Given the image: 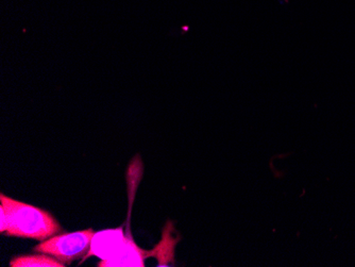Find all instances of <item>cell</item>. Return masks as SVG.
<instances>
[{"label": "cell", "instance_id": "1", "mask_svg": "<svg viewBox=\"0 0 355 267\" xmlns=\"http://www.w3.org/2000/svg\"><path fill=\"white\" fill-rule=\"evenodd\" d=\"M0 231L16 238L46 241L57 235L61 226L47 211L1 194Z\"/></svg>", "mask_w": 355, "mask_h": 267}, {"label": "cell", "instance_id": "2", "mask_svg": "<svg viewBox=\"0 0 355 267\" xmlns=\"http://www.w3.org/2000/svg\"><path fill=\"white\" fill-rule=\"evenodd\" d=\"M94 233L95 232L93 229H87L77 232L57 234L43 241V243L35 247V250L40 254L49 255L65 264H69L76 259L87 256Z\"/></svg>", "mask_w": 355, "mask_h": 267}, {"label": "cell", "instance_id": "3", "mask_svg": "<svg viewBox=\"0 0 355 267\" xmlns=\"http://www.w3.org/2000/svg\"><path fill=\"white\" fill-rule=\"evenodd\" d=\"M123 241L125 234L121 227L94 233L89 252L83 260L91 257H97L101 261L109 260L123 246Z\"/></svg>", "mask_w": 355, "mask_h": 267}, {"label": "cell", "instance_id": "4", "mask_svg": "<svg viewBox=\"0 0 355 267\" xmlns=\"http://www.w3.org/2000/svg\"><path fill=\"white\" fill-rule=\"evenodd\" d=\"M146 252L139 248L135 241L129 236H125L123 246L114 256L107 261H101V267H144L145 266Z\"/></svg>", "mask_w": 355, "mask_h": 267}, {"label": "cell", "instance_id": "5", "mask_svg": "<svg viewBox=\"0 0 355 267\" xmlns=\"http://www.w3.org/2000/svg\"><path fill=\"white\" fill-rule=\"evenodd\" d=\"M11 267H65V263L49 255H33V256L16 257L10 261Z\"/></svg>", "mask_w": 355, "mask_h": 267}]
</instances>
